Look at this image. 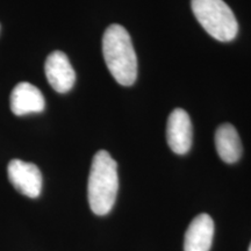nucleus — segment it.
I'll return each instance as SVG.
<instances>
[{"label":"nucleus","mask_w":251,"mask_h":251,"mask_svg":"<svg viewBox=\"0 0 251 251\" xmlns=\"http://www.w3.org/2000/svg\"><path fill=\"white\" fill-rule=\"evenodd\" d=\"M102 55L109 72L120 85H133L137 78V57L129 33L113 24L102 37Z\"/></svg>","instance_id":"f257e3e1"},{"label":"nucleus","mask_w":251,"mask_h":251,"mask_svg":"<svg viewBox=\"0 0 251 251\" xmlns=\"http://www.w3.org/2000/svg\"><path fill=\"white\" fill-rule=\"evenodd\" d=\"M119 190L118 164L106 150L94 155L87 184V198L91 211L97 215L111 212Z\"/></svg>","instance_id":"f03ea898"},{"label":"nucleus","mask_w":251,"mask_h":251,"mask_svg":"<svg viewBox=\"0 0 251 251\" xmlns=\"http://www.w3.org/2000/svg\"><path fill=\"white\" fill-rule=\"evenodd\" d=\"M191 7L203 29L215 40L229 42L236 37L237 20L224 0H192Z\"/></svg>","instance_id":"7ed1b4c3"},{"label":"nucleus","mask_w":251,"mask_h":251,"mask_svg":"<svg viewBox=\"0 0 251 251\" xmlns=\"http://www.w3.org/2000/svg\"><path fill=\"white\" fill-rule=\"evenodd\" d=\"M8 179L15 190L28 198H37L42 190V174L33 163L13 159L7 166Z\"/></svg>","instance_id":"20e7f679"},{"label":"nucleus","mask_w":251,"mask_h":251,"mask_svg":"<svg viewBox=\"0 0 251 251\" xmlns=\"http://www.w3.org/2000/svg\"><path fill=\"white\" fill-rule=\"evenodd\" d=\"M192 122L183 108H176L169 115L166 140L170 149L178 155H185L192 146Z\"/></svg>","instance_id":"39448f33"},{"label":"nucleus","mask_w":251,"mask_h":251,"mask_svg":"<svg viewBox=\"0 0 251 251\" xmlns=\"http://www.w3.org/2000/svg\"><path fill=\"white\" fill-rule=\"evenodd\" d=\"M45 72L50 86L58 93L69 92L76 81V72L68 56L58 50L47 57Z\"/></svg>","instance_id":"423d86ee"},{"label":"nucleus","mask_w":251,"mask_h":251,"mask_svg":"<svg viewBox=\"0 0 251 251\" xmlns=\"http://www.w3.org/2000/svg\"><path fill=\"white\" fill-rule=\"evenodd\" d=\"M11 109L14 115L23 117L30 113L45 111L46 100L41 91L33 84L23 81L14 87L11 93Z\"/></svg>","instance_id":"0eeeda50"},{"label":"nucleus","mask_w":251,"mask_h":251,"mask_svg":"<svg viewBox=\"0 0 251 251\" xmlns=\"http://www.w3.org/2000/svg\"><path fill=\"white\" fill-rule=\"evenodd\" d=\"M214 236V222L208 214H200L188 226L184 251H209Z\"/></svg>","instance_id":"6e6552de"},{"label":"nucleus","mask_w":251,"mask_h":251,"mask_svg":"<svg viewBox=\"0 0 251 251\" xmlns=\"http://www.w3.org/2000/svg\"><path fill=\"white\" fill-rule=\"evenodd\" d=\"M215 147L222 161L233 164L242 156V142L236 128L230 124L221 125L215 131Z\"/></svg>","instance_id":"1a4fd4ad"},{"label":"nucleus","mask_w":251,"mask_h":251,"mask_svg":"<svg viewBox=\"0 0 251 251\" xmlns=\"http://www.w3.org/2000/svg\"><path fill=\"white\" fill-rule=\"evenodd\" d=\"M249 251H251V244H250V247H249Z\"/></svg>","instance_id":"9d476101"}]
</instances>
